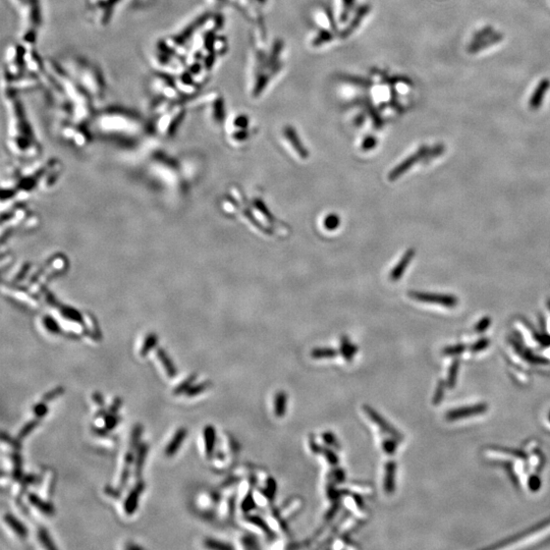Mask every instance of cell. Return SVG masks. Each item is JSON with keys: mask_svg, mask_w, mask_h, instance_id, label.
I'll return each instance as SVG.
<instances>
[{"mask_svg": "<svg viewBox=\"0 0 550 550\" xmlns=\"http://www.w3.org/2000/svg\"><path fill=\"white\" fill-rule=\"evenodd\" d=\"M58 104L61 117L79 123L90 124L95 114L93 99L70 76L59 61L45 59V74L42 78Z\"/></svg>", "mask_w": 550, "mask_h": 550, "instance_id": "6da1fadb", "label": "cell"}, {"mask_svg": "<svg viewBox=\"0 0 550 550\" xmlns=\"http://www.w3.org/2000/svg\"><path fill=\"white\" fill-rule=\"evenodd\" d=\"M7 115V147L17 157L30 159L40 153V145L28 120L20 95L3 90Z\"/></svg>", "mask_w": 550, "mask_h": 550, "instance_id": "7a4b0ae2", "label": "cell"}, {"mask_svg": "<svg viewBox=\"0 0 550 550\" xmlns=\"http://www.w3.org/2000/svg\"><path fill=\"white\" fill-rule=\"evenodd\" d=\"M90 126L103 136L134 140L147 133V121L137 112L122 107H107L95 112Z\"/></svg>", "mask_w": 550, "mask_h": 550, "instance_id": "3957f363", "label": "cell"}, {"mask_svg": "<svg viewBox=\"0 0 550 550\" xmlns=\"http://www.w3.org/2000/svg\"><path fill=\"white\" fill-rule=\"evenodd\" d=\"M59 62L94 101L100 100L105 96L106 82L102 72L95 63L76 55L67 56Z\"/></svg>", "mask_w": 550, "mask_h": 550, "instance_id": "277c9868", "label": "cell"}, {"mask_svg": "<svg viewBox=\"0 0 550 550\" xmlns=\"http://www.w3.org/2000/svg\"><path fill=\"white\" fill-rule=\"evenodd\" d=\"M152 111L156 117L153 123L155 132L161 137H171L185 117L187 107L182 101L172 102L158 99L157 102L153 103Z\"/></svg>", "mask_w": 550, "mask_h": 550, "instance_id": "5b68a950", "label": "cell"}, {"mask_svg": "<svg viewBox=\"0 0 550 550\" xmlns=\"http://www.w3.org/2000/svg\"><path fill=\"white\" fill-rule=\"evenodd\" d=\"M21 33L20 42L26 48L35 47L38 32L42 24V7L40 0H26L20 7Z\"/></svg>", "mask_w": 550, "mask_h": 550, "instance_id": "8992f818", "label": "cell"}, {"mask_svg": "<svg viewBox=\"0 0 550 550\" xmlns=\"http://www.w3.org/2000/svg\"><path fill=\"white\" fill-rule=\"evenodd\" d=\"M56 130L59 136L73 146L83 148L88 145L91 141V133L87 124L79 123L75 120L61 117L56 122Z\"/></svg>", "mask_w": 550, "mask_h": 550, "instance_id": "52a82bcc", "label": "cell"}, {"mask_svg": "<svg viewBox=\"0 0 550 550\" xmlns=\"http://www.w3.org/2000/svg\"><path fill=\"white\" fill-rule=\"evenodd\" d=\"M150 89L158 99H164L172 102L182 101V95L177 89L174 78L172 75L159 73L154 75L150 82Z\"/></svg>", "mask_w": 550, "mask_h": 550, "instance_id": "ba28073f", "label": "cell"}, {"mask_svg": "<svg viewBox=\"0 0 550 550\" xmlns=\"http://www.w3.org/2000/svg\"><path fill=\"white\" fill-rule=\"evenodd\" d=\"M122 0H84L92 21L99 27L107 26Z\"/></svg>", "mask_w": 550, "mask_h": 550, "instance_id": "9c48e42d", "label": "cell"}, {"mask_svg": "<svg viewBox=\"0 0 550 550\" xmlns=\"http://www.w3.org/2000/svg\"><path fill=\"white\" fill-rule=\"evenodd\" d=\"M145 489V483L142 480H138L137 484L134 486V488L131 490V492L128 494V496L125 497L124 502H123V510L124 513L128 515V516H132L136 513V511L138 510V505H139V499L141 494H142V492Z\"/></svg>", "mask_w": 550, "mask_h": 550, "instance_id": "30bf717a", "label": "cell"}, {"mask_svg": "<svg viewBox=\"0 0 550 550\" xmlns=\"http://www.w3.org/2000/svg\"><path fill=\"white\" fill-rule=\"evenodd\" d=\"M411 297L417 301L425 302V303H434V304H440L445 307H453L457 304V300L454 297H449V295L443 294H437V293H428V292H411Z\"/></svg>", "mask_w": 550, "mask_h": 550, "instance_id": "8fae6325", "label": "cell"}, {"mask_svg": "<svg viewBox=\"0 0 550 550\" xmlns=\"http://www.w3.org/2000/svg\"><path fill=\"white\" fill-rule=\"evenodd\" d=\"M550 89V80L547 78L542 79L536 86L529 99V107L532 110H537L543 104V100Z\"/></svg>", "mask_w": 550, "mask_h": 550, "instance_id": "7c38bea8", "label": "cell"}, {"mask_svg": "<svg viewBox=\"0 0 550 550\" xmlns=\"http://www.w3.org/2000/svg\"><path fill=\"white\" fill-rule=\"evenodd\" d=\"M427 153H428L427 147H422L417 153L413 154L412 156H410L407 159H405L402 164H400L399 166L394 168L393 171L389 174L388 178L390 180H394L396 178L400 177L404 173H405L407 171V169H410L412 165H414L416 162H418L422 157H424V155L427 154Z\"/></svg>", "mask_w": 550, "mask_h": 550, "instance_id": "4fadbf2b", "label": "cell"}, {"mask_svg": "<svg viewBox=\"0 0 550 550\" xmlns=\"http://www.w3.org/2000/svg\"><path fill=\"white\" fill-rule=\"evenodd\" d=\"M503 40V35L500 32H493L488 37L479 41L472 42L469 44L468 52L471 54H476L479 51H482L492 45H495Z\"/></svg>", "mask_w": 550, "mask_h": 550, "instance_id": "5bb4252c", "label": "cell"}, {"mask_svg": "<svg viewBox=\"0 0 550 550\" xmlns=\"http://www.w3.org/2000/svg\"><path fill=\"white\" fill-rule=\"evenodd\" d=\"M364 411H365L366 415L369 416L371 421L374 422L377 426L380 427V429L383 430L384 432H386L388 434H391L393 437H396V438H398V439L401 438V434L396 429H394L384 418H382L376 411H374L372 407H370L368 405H365Z\"/></svg>", "mask_w": 550, "mask_h": 550, "instance_id": "9a60e30c", "label": "cell"}, {"mask_svg": "<svg viewBox=\"0 0 550 550\" xmlns=\"http://www.w3.org/2000/svg\"><path fill=\"white\" fill-rule=\"evenodd\" d=\"M187 435H188V430L185 427L178 428L174 433L172 440L168 442V444L165 447L164 450L165 456L168 458L174 457L177 453V450L180 448L183 441H185Z\"/></svg>", "mask_w": 550, "mask_h": 550, "instance_id": "2e32d148", "label": "cell"}, {"mask_svg": "<svg viewBox=\"0 0 550 550\" xmlns=\"http://www.w3.org/2000/svg\"><path fill=\"white\" fill-rule=\"evenodd\" d=\"M148 450H149V445L148 443H140V445L137 448V455L135 458V467H134V475L136 480H141V477H142V473H143V468H144V463H145V460L146 457L148 455Z\"/></svg>", "mask_w": 550, "mask_h": 550, "instance_id": "e0dca14e", "label": "cell"}, {"mask_svg": "<svg viewBox=\"0 0 550 550\" xmlns=\"http://www.w3.org/2000/svg\"><path fill=\"white\" fill-rule=\"evenodd\" d=\"M204 442H205V454L207 459L211 460L213 458L215 446H216V431L214 426L208 425L203 431Z\"/></svg>", "mask_w": 550, "mask_h": 550, "instance_id": "ac0fdd59", "label": "cell"}, {"mask_svg": "<svg viewBox=\"0 0 550 550\" xmlns=\"http://www.w3.org/2000/svg\"><path fill=\"white\" fill-rule=\"evenodd\" d=\"M133 449H130L126 451V454L124 456V463H123V467H122V471L120 474V479H119V483H118V489L119 490H123L124 487L128 484L129 481V477L131 475V467L132 464L135 463V454H134Z\"/></svg>", "mask_w": 550, "mask_h": 550, "instance_id": "d6986e66", "label": "cell"}, {"mask_svg": "<svg viewBox=\"0 0 550 550\" xmlns=\"http://www.w3.org/2000/svg\"><path fill=\"white\" fill-rule=\"evenodd\" d=\"M28 500H29V502L33 506H35L36 509L42 514H44L46 516H53L55 514L54 505L49 501H45L44 499H42L39 495L36 494V493H29V494H28Z\"/></svg>", "mask_w": 550, "mask_h": 550, "instance_id": "ffe728a7", "label": "cell"}, {"mask_svg": "<svg viewBox=\"0 0 550 550\" xmlns=\"http://www.w3.org/2000/svg\"><path fill=\"white\" fill-rule=\"evenodd\" d=\"M4 521L6 523V525L16 533V535H18L20 538L22 539H26L28 537V534H29V531H28L27 527L22 523V521L17 519L15 516L11 515V514H5L4 515Z\"/></svg>", "mask_w": 550, "mask_h": 550, "instance_id": "44dd1931", "label": "cell"}, {"mask_svg": "<svg viewBox=\"0 0 550 550\" xmlns=\"http://www.w3.org/2000/svg\"><path fill=\"white\" fill-rule=\"evenodd\" d=\"M413 257H414V250H408L403 256L402 260L398 263V265L392 269L390 273V279L392 281H397L399 278L402 277V275L405 270V268L408 266V264H410Z\"/></svg>", "mask_w": 550, "mask_h": 550, "instance_id": "7402d4cb", "label": "cell"}, {"mask_svg": "<svg viewBox=\"0 0 550 550\" xmlns=\"http://www.w3.org/2000/svg\"><path fill=\"white\" fill-rule=\"evenodd\" d=\"M156 355H157V358H158L159 362L161 363L162 367L164 368V370H165L167 376H168L169 378H174V377H175V376H176V373H177L176 368H175V366H174V362L172 361V359L168 357L167 352H166L163 348L158 347L157 350H156Z\"/></svg>", "mask_w": 550, "mask_h": 550, "instance_id": "603a6c76", "label": "cell"}, {"mask_svg": "<svg viewBox=\"0 0 550 550\" xmlns=\"http://www.w3.org/2000/svg\"><path fill=\"white\" fill-rule=\"evenodd\" d=\"M396 463H388L386 466H385V474H384V490L390 494L394 491V487H396V483H394V480H396Z\"/></svg>", "mask_w": 550, "mask_h": 550, "instance_id": "cb8c5ba5", "label": "cell"}, {"mask_svg": "<svg viewBox=\"0 0 550 550\" xmlns=\"http://www.w3.org/2000/svg\"><path fill=\"white\" fill-rule=\"evenodd\" d=\"M10 460L12 462V479L17 482H20L21 479L24 477L23 474V461L22 457L19 454V450H16L15 453L10 455Z\"/></svg>", "mask_w": 550, "mask_h": 550, "instance_id": "d4e9b609", "label": "cell"}, {"mask_svg": "<svg viewBox=\"0 0 550 550\" xmlns=\"http://www.w3.org/2000/svg\"><path fill=\"white\" fill-rule=\"evenodd\" d=\"M287 402L288 396L284 391H279L276 393L274 398V414L276 417H284L287 411Z\"/></svg>", "mask_w": 550, "mask_h": 550, "instance_id": "484cf974", "label": "cell"}, {"mask_svg": "<svg viewBox=\"0 0 550 550\" xmlns=\"http://www.w3.org/2000/svg\"><path fill=\"white\" fill-rule=\"evenodd\" d=\"M157 344H158L157 335L155 333H149L145 337L143 346H142V347H141V350H140V355L142 357H146L153 348L157 347Z\"/></svg>", "mask_w": 550, "mask_h": 550, "instance_id": "4316f807", "label": "cell"}, {"mask_svg": "<svg viewBox=\"0 0 550 550\" xmlns=\"http://www.w3.org/2000/svg\"><path fill=\"white\" fill-rule=\"evenodd\" d=\"M197 377H198V375H197L196 373H193L190 376H188L185 380H183L182 382H180L174 389L173 392H174V396H179V394H181V393H186L188 391V389L193 385V383H194L195 380L197 379Z\"/></svg>", "mask_w": 550, "mask_h": 550, "instance_id": "83f0119b", "label": "cell"}, {"mask_svg": "<svg viewBox=\"0 0 550 550\" xmlns=\"http://www.w3.org/2000/svg\"><path fill=\"white\" fill-rule=\"evenodd\" d=\"M39 423H40V419H37V418H35L34 420H31V421H29L28 423H26V424H25V425L22 427V429L20 430V432H19V434H18V438H19L21 441H22L23 439H25L26 437L29 436V435L37 428V426L39 425Z\"/></svg>", "mask_w": 550, "mask_h": 550, "instance_id": "f1b7e54d", "label": "cell"}, {"mask_svg": "<svg viewBox=\"0 0 550 550\" xmlns=\"http://www.w3.org/2000/svg\"><path fill=\"white\" fill-rule=\"evenodd\" d=\"M37 536H38V539H39L40 543L43 545L46 549H50V550L56 549V546L54 545L49 533L47 532V530L45 528H42V527L39 528Z\"/></svg>", "mask_w": 550, "mask_h": 550, "instance_id": "f546056e", "label": "cell"}, {"mask_svg": "<svg viewBox=\"0 0 550 550\" xmlns=\"http://www.w3.org/2000/svg\"><path fill=\"white\" fill-rule=\"evenodd\" d=\"M143 434V426L141 424H136L131 433V439H130V449L137 450L138 446L140 445L141 437Z\"/></svg>", "mask_w": 550, "mask_h": 550, "instance_id": "4dcf8cb0", "label": "cell"}, {"mask_svg": "<svg viewBox=\"0 0 550 550\" xmlns=\"http://www.w3.org/2000/svg\"><path fill=\"white\" fill-rule=\"evenodd\" d=\"M287 136H288L289 140L291 142L292 146L294 147V149L297 150V152L301 155V156H302V157H307V156H308V153H307L306 149L303 147V145L300 143V141H299L297 135H295V133H294L292 130L288 129V130H287Z\"/></svg>", "mask_w": 550, "mask_h": 550, "instance_id": "1f68e13d", "label": "cell"}, {"mask_svg": "<svg viewBox=\"0 0 550 550\" xmlns=\"http://www.w3.org/2000/svg\"><path fill=\"white\" fill-rule=\"evenodd\" d=\"M43 324H44L45 328L47 329V331L52 333V334H59L61 332V328H60V325L58 324V322L49 315L44 317Z\"/></svg>", "mask_w": 550, "mask_h": 550, "instance_id": "d6a6232c", "label": "cell"}, {"mask_svg": "<svg viewBox=\"0 0 550 550\" xmlns=\"http://www.w3.org/2000/svg\"><path fill=\"white\" fill-rule=\"evenodd\" d=\"M210 386H211V382H209V381L200 382V383L196 384V385H192L188 389L186 394H187V397H190V398L197 397V396H199V394L203 393L204 391H206Z\"/></svg>", "mask_w": 550, "mask_h": 550, "instance_id": "836d02e7", "label": "cell"}, {"mask_svg": "<svg viewBox=\"0 0 550 550\" xmlns=\"http://www.w3.org/2000/svg\"><path fill=\"white\" fill-rule=\"evenodd\" d=\"M337 351L332 348H315L312 350L311 356L314 359H329L335 357Z\"/></svg>", "mask_w": 550, "mask_h": 550, "instance_id": "e575fe53", "label": "cell"}, {"mask_svg": "<svg viewBox=\"0 0 550 550\" xmlns=\"http://www.w3.org/2000/svg\"><path fill=\"white\" fill-rule=\"evenodd\" d=\"M342 351L344 354V357L348 361L352 358V356L355 355V352L357 351V347L355 346H352L346 337H344V340H342Z\"/></svg>", "mask_w": 550, "mask_h": 550, "instance_id": "d590c367", "label": "cell"}, {"mask_svg": "<svg viewBox=\"0 0 550 550\" xmlns=\"http://www.w3.org/2000/svg\"><path fill=\"white\" fill-rule=\"evenodd\" d=\"M37 479H38V476L35 475V474L24 475V477L21 479V481H20L21 486H20V489H19V494L20 495L23 494V493L26 491V489L28 488V486L36 483Z\"/></svg>", "mask_w": 550, "mask_h": 550, "instance_id": "8d00e7d4", "label": "cell"}, {"mask_svg": "<svg viewBox=\"0 0 550 550\" xmlns=\"http://www.w3.org/2000/svg\"><path fill=\"white\" fill-rule=\"evenodd\" d=\"M63 393H64V388L62 386H56L55 388H53V389L47 391L46 393H44V396L42 397V401L45 402V403L51 402L55 399L61 397Z\"/></svg>", "mask_w": 550, "mask_h": 550, "instance_id": "74e56055", "label": "cell"}, {"mask_svg": "<svg viewBox=\"0 0 550 550\" xmlns=\"http://www.w3.org/2000/svg\"><path fill=\"white\" fill-rule=\"evenodd\" d=\"M104 421H105V425H104V427H105L106 429H108L109 431H111V430H114V429L119 424V422L121 421V418H120L117 414H109V413H108V414L104 417Z\"/></svg>", "mask_w": 550, "mask_h": 550, "instance_id": "f35d334b", "label": "cell"}, {"mask_svg": "<svg viewBox=\"0 0 550 550\" xmlns=\"http://www.w3.org/2000/svg\"><path fill=\"white\" fill-rule=\"evenodd\" d=\"M1 440L4 443H7V445H9L11 448H13L15 450H21L22 448V443L21 440L18 438H12V437L7 434L5 431H2L1 433Z\"/></svg>", "mask_w": 550, "mask_h": 550, "instance_id": "ab89813d", "label": "cell"}, {"mask_svg": "<svg viewBox=\"0 0 550 550\" xmlns=\"http://www.w3.org/2000/svg\"><path fill=\"white\" fill-rule=\"evenodd\" d=\"M205 547L210 548V549H217V550H228V549H232V546H231L230 544L224 543L222 541H218L215 539H206L204 542Z\"/></svg>", "mask_w": 550, "mask_h": 550, "instance_id": "60d3db41", "label": "cell"}, {"mask_svg": "<svg viewBox=\"0 0 550 550\" xmlns=\"http://www.w3.org/2000/svg\"><path fill=\"white\" fill-rule=\"evenodd\" d=\"M33 412H34L35 418L40 419V420L42 418H44L48 414V406H47L46 403L42 401V402L38 403L37 405H35L34 407H33Z\"/></svg>", "mask_w": 550, "mask_h": 550, "instance_id": "b9f144b4", "label": "cell"}, {"mask_svg": "<svg viewBox=\"0 0 550 550\" xmlns=\"http://www.w3.org/2000/svg\"><path fill=\"white\" fill-rule=\"evenodd\" d=\"M493 32H494V30H493V27H491V26H486V27L482 28V29H480L479 31H477V32L473 35V37H472V42H475V41H479V40H481V39H484V38L488 37L489 35H491Z\"/></svg>", "mask_w": 550, "mask_h": 550, "instance_id": "7bdbcfd3", "label": "cell"}, {"mask_svg": "<svg viewBox=\"0 0 550 550\" xmlns=\"http://www.w3.org/2000/svg\"><path fill=\"white\" fill-rule=\"evenodd\" d=\"M340 222H341L340 217H338L336 214H330L325 218V220H324V227L329 231H332L338 228Z\"/></svg>", "mask_w": 550, "mask_h": 550, "instance_id": "ee69618b", "label": "cell"}, {"mask_svg": "<svg viewBox=\"0 0 550 550\" xmlns=\"http://www.w3.org/2000/svg\"><path fill=\"white\" fill-rule=\"evenodd\" d=\"M121 405H122L121 398L116 397V398L114 399V401H112V403H111L110 406L108 407L107 411H108L109 414H117V412L119 411V408L121 407Z\"/></svg>", "mask_w": 550, "mask_h": 550, "instance_id": "f6af8a7d", "label": "cell"}, {"mask_svg": "<svg viewBox=\"0 0 550 550\" xmlns=\"http://www.w3.org/2000/svg\"><path fill=\"white\" fill-rule=\"evenodd\" d=\"M383 449L387 455H393L394 451L397 449V444L396 441L393 440H385L383 442Z\"/></svg>", "mask_w": 550, "mask_h": 550, "instance_id": "bcb514c9", "label": "cell"}, {"mask_svg": "<svg viewBox=\"0 0 550 550\" xmlns=\"http://www.w3.org/2000/svg\"><path fill=\"white\" fill-rule=\"evenodd\" d=\"M92 399H93V401L95 402V404H96L98 406H99V408H105V405H104V399H103V396L101 394V392H99V391L94 392V393H93V396H92Z\"/></svg>", "mask_w": 550, "mask_h": 550, "instance_id": "7dc6e473", "label": "cell"}, {"mask_svg": "<svg viewBox=\"0 0 550 550\" xmlns=\"http://www.w3.org/2000/svg\"><path fill=\"white\" fill-rule=\"evenodd\" d=\"M93 432H94L97 436H99V437H107V436L109 435V430L106 429L105 427H103V428L94 427V428H93Z\"/></svg>", "mask_w": 550, "mask_h": 550, "instance_id": "c3c4849f", "label": "cell"}, {"mask_svg": "<svg viewBox=\"0 0 550 550\" xmlns=\"http://www.w3.org/2000/svg\"><path fill=\"white\" fill-rule=\"evenodd\" d=\"M323 439L330 445H336L337 444L336 440H335V437L330 433H324L323 434Z\"/></svg>", "mask_w": 550, "mask_h": 550, "instance_id": "681fc988", "label": "cell"}, {"mask_svg": "<svg viewBox=\"0 0 550 550\" xmlns=\"http://www.w3.org/2000/svg\"><path fill=\"white\" fill-rule=\"evenodd\" d=\"M119 491H120V490H119ZM119 491H116L115 488L109 487V486L105 487V493H106V494H107V495H110V496H112V497H116V498H118V497H119V495H120Z\"/></svg>", "mask_w": 550, "mask_h": 550, "instance_id": "f907efd6", "label": "cell"}, {"mask_svg": "<svg viewBox=\"0 0 550 550\" xmlns=\"http://www.w3.org/2000/svg\"><path fill=\"white\" fill-rule=\"evenodd\" d=\"M10 1H11L13 4H15L16 6H18V7L20 8V7L25 3L26 0H10Z\"/></svg>", "mask_w": 550, "mask_h": 550, "instance_id": "816d5d0a", "label": "cell"}, {"mask_svg": "<svg viewBox=\"0 0 550 550\" xmlns=\"http://www.w3.org/2000/svg\"><path fill=\"white\" fill-rule=\"evenodd\" d=\"M136 1L139 2V3H142V4H145V5H146V4L153 3V2L155 1V0H136Z\"/></svg>", "mask_w": 550, "mask_h": 550, "instance_id": "f5cc1de1", "label": "cell"}, {"mask_svg": "<svg viewBox=\"0 0 550 550\" xmlns=\"http://www.w3.org/2000/svg\"><path fill=\"white\" fill-rule=\"evenodd\" d=\"M126 548H129V549H142V547L139 546V545H128V546H126Z\"/></svg>", "mask_w": 550, "mask_h": 550, "instance_id": "db71d44e", "label": "cell"}]
</instances>
